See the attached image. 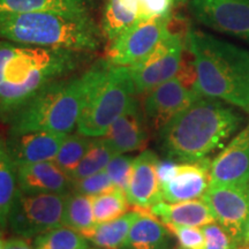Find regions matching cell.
<instances>
[{
  "instance_id": "1",
  "label": "cell",
  "mask_w": 249,
  "mask_h": 249,
  "mask_svg": "<svg viewBox=\"0 0 249 249\" xmlns=\"http://www.w3.org/2000/svg\"><path fill=\"white\" fill-rule=\"evenodd\" d=\"M81 55L0 39V117L11 120L44 87L75 71Z\"/></svg>"
},
{
  "instance_id": "2",
  "label": "cell",
  "mask_w": 249,
  "mask_h": 249,
  "mask_svg": "<svg viewBox=\"0 0 249 249\" xmlns=\"http://www.w3.org/2000/svg\"><path fill=\"white\" fill-rule=\"evenodd\" d=\"M245 118L233 105L200 97L160 130V144L174 161H196L222 148Z\"/></svg>"
},
{
  "instance_id": "3",
  "label": "cell",
  "mask_w": 249,
  "mask_h": 249,
  "mask_svg": "<svg viewBox=\"0 0 249 249\" xmlns=\"http://www.w3.org/2000/svg\"><path fill=\"white\" fill-rule=\"evenodd\" d=\"M186 49L195 70V90L249 114V51L202 31L188 29Z\"/></svg>"
},
{
  "instance_id": "4",
  "label": "cell",
  "mask_w": 249,
  "mask_h": 249,
  "mask_svg": "<svg viewBox=\"0 0 249 249\" xmlns=\"http://www.w3.org/2000/svg\"><path fill=\"white\" fill-rule=\"evenodd\" d=\"M102 29L89 14L53 11L0 14V39L18 44L76 52L96 51Z\"/></svg>"
},
{
  "instance_id": "5",
  "label": "cell",
  "mask_w": 249,
  "mask_h": 249,
  "mask_svg": "<svg viewBox=\"0 0 249 249\" xmlns=\"http://www.w3.org/2000/svg\"><path fill=\"white\" fill-rule=\"evenodd\" d=\"M87 93V73L50 83L12 117L11 133L44 130L68 134L77 127Z\"/></svg>"
},
{
  "instance_id": "6",
  "label": "cell",
  "mask_w": 249,
  "mask_h": 249,
  "mask_svg": "<svg viewBox=\"0 0 249 249\" xmlns=\"http://www.w3.org/2000/svg\"><path fill=\"white\" fill-rule=\"evenodd\" d=\"M86 73L88 93L76 129L82 135L99 138L135 99L136 92L128 67L105 59Z\"/></svg>"
},
{
  "instance_id": "7",
  "label": "cell",
  "mask_w": 249,
  "mask_h": 249,
  "mask_svg": "<svg viewBox=\"0 0 249 249\" xmlns=\"http://www.w3.org/2000/svg\"><path fill=\"white\" fill-rule=\"evenodd\" d=\"M67 195L57 193L28 194L18 189L7 225L15 235L26 239L36 238L61 226Z\"/></svg>"
},
{
  "instance_id": "8",
  "label": "cell",
  "mask_w": 249,
  "mask_h": 249,
  "mask_svg": "<svg viewBox=\"0 0 249 249\" xmlns=\"http://www.w3.org/2000/svg\"><path fill=\"white\" fill-rule=\"evenodd\" d=\"M186 37L171 30L154 51L128 67L136 93H147L178 75L183 61Z\"/></svg>"
},
{
  "instance_id": "9",
  "label": "cell",
  "mask_w": 249,
  "mask_h": 249,
  "mask_svg": "<svg viewBox=\"0 0 249 249\" xmlns=\"http://www.w3.org/2000/svg\"><path fill=\"white\" fill-rule=\"evenodd\" d=\"M209 158L196 161H160V177L163 201L176 202L202 198L210 185Z\"/></svg>"
},
{
  "instance_id": "10",
  "label": "cell",
  "mask_w": 249,
  "mask_h": 249,
  "mask_svg": "<svg viewBox=\"0 0 249 249\" xmlns=\"http://www.w3.org/2000/svg\"><path fill=\"white\" fill-rule=\"evenodd\" d=\"M170 17L143 21L111 40L107 60L117 66L129 67L145 58L171 33Z\"/></svg>"
},
{
  "instance_id": "11",
  "label": "cell",
  "mask_w": 249,
  "mask_h": 249,
  "mask_svg": "<svg viewBox=\"0 0 249 249\" xmlns=\"http://www.w3.org/2000/svg\"><path fill=\"white\" fill-rule=\"evenodd\" d=\"M197 22L249 43V0H189Z\"/></svg>"
},
{
  "instance_id": "12",
  "label": "cell",
  "mask_w": 249,
  "mask_h": 249,
  "mask_svg": "<svg viewBox=\"0 0 249 249\" xmlns=\"http://www.w3.org/2000/svg\"><path fill=\"white\" fill-rule=\"evenodd\" d=\"M202 198L217 223L236 240H246L249 224V185L209 186Z\"/></svg>"
},
{
  "instance_id": "13",
  "label": "cell",
  "mask_w": 249,
  "mask_h": 249,
  "mask_svg": "<svg viewBox=\"0 0 249 249\" xmlns=\"http://www.w3.org/2000/svg\"><path fill=\"white\" fill-rule=\"evenodd\" d=\"M202 96L179 76L161 83L145 93L143 113L152 128L160 130Z\"/></svg>"
},
{
  "instance_id": "14",
  "label": "cell",
  "mask_w": 249,
  "mask_h": 249,
  "mask_svg": "<svg viewBox=\"0 0 249 249\" xmlns=\"http://www.w3.org/2000/svg\"><path fill=\"white\" fill-rule=\"evenodd\" d=\"M249 185V123L210 164L209 186Z\"/></svg>"
},
{
  "instance_id": "15",
  "label": "cell",
  "mask_w": 249,
  "mask_h": 249,
  "mask_svg": "<svg viewBox=\"0 0 249 249\" xmlns=\"http://www.w3.org/2000/svg\"><path fill=\"white\" fill-rule=\"evenodd\" d=\"M67 135V133L44 130L11 133L6 145L15 166L50 161L55 160Z\"/></svg>"
},
{
  "instance_id": "16",
  "label": "cell",
  "mask_w": 249,
  "mask_h": 249,
  "mask_svg": "<svg viewBox=\"0 0 249 249\" xmlns=\"http://www.w3.org/2000/svg\"><path fill=\"white\" fill-rule=\"evenodd\" d=\"M160 160L151 150H144L134 160L132 177L126 195L129 204L136 209L150 210L151 207L163 201L158 165Z\"/></svg>"
},
{
  "instance_id": "17",
  "label": "cell",
  "mask_w": 249,
  "mask_h": 249,
  "mask_svg": "<svg viewBox=\"0 0 249 249\" xmlns=\"http://www.w3.org/2000/svg\"><path fill=\"white\" fill-rule=\"evenodd\" d=\"M18 189L28 194L57 193L68 194L71 179L54 160L23 164L17 166Z\"/></svg>"
},
{
  "instance_id": "18",
  "label": "cell",
  "mask_w": 249,
  "mask_h": 249,
  "mask_svg": "<svg viewBox=\"0 0 249 249\" xmlns=\"http://www.w3.org/2000/svg\"><path fill=\"white\" fill-rule=\"evenodd\" d=\"M145 116L136 98L118 117L103 135L118 154L140 150L148 139Z\"/></svg>"
},
{
  "instance_id": "19",
  "label": "cell",
  "mask_w": 249,
  "mask_h": 249,
  "mask_svg": "<svg viewBox=\"0 0 249 249\" xmlns=\"http://www.w3.org/2000/svg\"><path fill=\"white\" fill-rule=\"evenodd\" d=\"M150 213L158 217L164 224L203 227L216 222L209 205L203 198L191 201L170 202L160 201L150 208Z\"/></svg>"
},
{
  "instance_id": "20",
  "label": "cell",
  "mask_w": 249,
  "mask_h": 249,
  "mask_svg": "<svg viewBox=\"0 0 249 249\" xmlns=\"http://www.w3.org/2000/svg\"><path fill=\"white\" fill-rule=\"evenodd\" d=\"M148 21L142 0H107L101 29L108 42L140 22Z\"/></svg>"
},
{
  "instance_id": "21",
  "label": "cell",
  "mask_w": 249,
  "mask_h": 249,
  "mask_svg": "<svg viewBox=\"0 0 249 249\" xmlns=\"http://www.w3.org/2000/svg\"><path fill=\"white\" fill-rule=\"evenodd\" d=\"M170 244L171 232L166 225L150 210H140L124 249H169Z\"/></svg>"
},
{
  "instance_id": "22",
  "label": "cell",
  "mask_w": 249,
  "mask_h": 249,
  "mask_svg": "<svg viewBox=\"0 0 249 249\" xmlns=\"http://www.w3.org/2000/svg\"><path fill=\"white\" fill-rule=\"evenodd\" d=\"M140 216V210L127 211L123 216L95 226L83 233L90 244L101 249H124L132 225Z\"/></svg>"
},
{
  "instance_id": "23",
  "label": "cell",
  "mask_w": 249,
  "mask_h": 249,
  "mask_svg": "<svg viewBox=\"0 0 249 249\" xmlns=\"http://www.w3.org/2000/svg\"><path fill=\"white\" fill-rule=\"evenodd\" d=\"M39 11L89 14L86 0H0V14H18Z\"/></svg>"
},
{
  "instance_id": "24",
  "label": "cell",
  "mask_w": 249,
  "mask_h": 249,
  "mask_svg": "<svg viewBox=\"0 0 249 249\" xmlns=\"http://www.w3.org/2000/svg\"><path fill=\"white\" fill-rule=\"evenodd\" d=\"M18 191L17 166L9 155L6 141L0 139V227L5 229Z\"/></svg>"
},
{
  "instance_id": "25",
  "label": "cell",
  "mask_w": 249,
  "mask_h": 249,
  "mask_svg": "<svg viewBox=\"0 0 249 249\" xmlns=\"http://www.w3.org/2000/svg\"><path fill=\"white\" fill-rule=\"evenodd\" d=\"M119 155L103 136L92 138L91 144L83 156L82 160L71 174V183L107 169L108 163Z\"/></svg>"
},
{
  "instance_id": "26",
  "label": "cell",
  "mask_w": 249,
  "mask_h": 249,
  "mask_svg": "<svg viewBox=\"0 0 249 249\" xmlns=\"http://www.w3.org/2000/svg\"><path fill=\"white\" fill-rule=\"evenodd\" d=\"M62 225L85 233L96 225L93 216V196L71 192L66 197Z\"/></svg>"
},
{
  "instance_id": "27",
  "label": "cell",
  "mask_w": 249,
  "mask_h": 249,
  "mask_svg": "<svg viewBox=\"0 0 249 249\" xmlns=\"http://www.w3.org/2000/svg\"><path fill=\"white\" fill-rule=\"evenodd\" d=\"M90 242L82 233L61 225L36 236L34 249H90Z\"/></svg>"
},
{
  "instance_id": "28",
  "label": "cell",
  "mask_w": 249,
  "mask_h": 249,
  "mask_svg": "<svg viewBox=\"0 0 249 249\" xmlns=\"http://www.w3.org/2000/svg\"><path fill=\"white\" fill-rule=\"evenodd\" d=\"M129 207L126 192L113 188L110 192L93 196V216L96 224L116 219L127 213Z\"/></svg>"
},
{
  "instance_id": "29",
  "label": "cell",
  "mask_w": 249,
  "mask_h": 249,
  "mask_svg": "<svg viewBox=\"0 0 249 249\" xmlns=\"http://www.w3.org/2000/svg\"><path fill=\"white\" fill-rule=\"evenodd\" d=\"M91 141L92 138L82 135L80 133L67 135L54 161L71 177V174L82 160L83 156L88 151Z\"/></svg>"
},
{
  "instance_id": "30",
  "label": "cell",
  "mask_w": 249,
  "mask_h": 249,
  "mask_svg": "<svg viewBox=\"0 0 249 249\" xmlns=\"http://www.w3.org/2000/svg\"><path fill=\"white\" fill-rule=\"evenodd\" d=\"M116 188L112 182V180L107 171H101V172L92 174V176L87 177L77 181H73L71 183V191L81 193V194L97 196L103 193H107Z\"/></svg>"
},
{
  "instance_id": "31",
  "label": "cell",
  "mask_w": 249,
  "mask_h": 249,
  "mask_svg": "<svg viewBox=\"0 0 249 249\" xmlns=\"http://www.w3.org/2000/svg\"><path fill=\"white\" fill-rule=\"evenodd\" d=\"M135 158L132 156H126L124 154L117 155L107 166L108 177L116 188H120L126 192L127 187L129 185L130 177H132L133 164Z\"/></svg>"
},
{
  "instance_id": "32",
  "label": "cell",
  "mask_w": 249,
  "mask_h": 249,
  "mask_svg": "<svg viewBox=\"0 0 249 249\" xmlns=\"http://www.w3.org/2000/svg\"><path fill=\"white\" fill-rule=\"evenodd\" d=\"M205 238L204 249H235L240 241L219 223L213 222L202 227Z\"/></svg>"
},
{
  "instance_id": "33",
  "label": "cell",
  "mask_w": 249,
  "mask_h": 249,
  "mask_svg": "<svg viewBox=\"0 0 249 249\" xmlns=\"http://www.w3.org/2000/svg\"><path fill=\"white\" fill-rule=\"evenodd\" d=\"M165 225L177 238L180 248L204 249L205 238L202 227L174 225V224H165Z\"/></svg>"
},
{
  "instance_id": "34",
  "label": "cell",
  "mask_w": 249,
  "mask_h": 249,
  "mask_svg": "<svg viewBox=\"0 0 249 249\" xmlns=\"http://www.w3.org/2000/svg\"><path fill=\"white\" fill-rule=\"evenodd\" d=\"M142 1L148 20L170 17L177 2L176 0H142Z\"/></svg>"
},
{
  "instance_id": "35",
  "label": "cell",
  "mask_w": 249,
  "mask_h": 249,
  "mask_svg": "<svg viewBox=\"0 0 249 249\" xmlns=\"http://www.w3.org/2000/svg\"><path fill=\"white\" fill-rule=\"evenodd\" d=\"M4 249H34V246H31L26 238L13 236L5 241Z\"/></svg>"
},
{
  "instance_id": "36",
  "label": "cell",
  "mask_w": 249,
  "mask_h": 249,
  "mask_svg": "<svg viewBox=\"0 0 249 249\" xmlns=\"http://www.w3.org/2000/svg\"><path fill=\"white\" fill-rule=\"evenodd\" d=\"M235 249H249V240H244L240 242Z\"/></svg>"
},
{
  "instance_id": "37",
  "label": "cell",
  "mask_w": 249,
  "mask_h": 249,
  "mask_svg": "<svg viewBox=\"0 0 249 249\" xmlns=\"http://www.w3.org/2000/svg\"><path fill=\"white\" fill-rule=\"evenodd\" d=\"M2 230L4 229H1V227H0V249H4V246H5V239H4V233H2Z\"/></svg>"
},
{
  "instance_id": "38",
  "label": "cell",
  "mask_w": 249,
  "mask_h": 249,
  "mask_svg": "<svg viewBox=\"0 0 249 249\" xmlns=\"http://www.w3.org/2000/svg\"><path fill=\"white\" fill-rule=\"evenodd\" d=\"M246 240H249V224H248V229H247V232H246Z\"/></svg>"
},
{
  "instance_id": "39",
  "label": "cell",
  "mask_w": 249,
  "mask_h": 249,
  "mask_svg": "<svg viewBox=\"0 0 249 249\" xmlns=\"http://www.w3.org/2000/svg\"><path fill=\"white\" fill-rule=\"evenodd\" d=\"M177 2H182V1H185V0H176Z\"/></svg>"
},
{
  "instance_id": "40",
  "label": "cell",
  "mask_w": 249,
  "mask_h": 249,
  "mask_svg": "<svg viewBox=\"0 0 249 249\" xmlns=\"http://www.w3.org/2000/svg\"><path fill=\"white\" fill-rule=\"evenodd\" d=\"M90 249H101V248H97V247H95V248H90Z\"/></svg>"
},
{
  "instance_id": "41",
  "label": "cell",
  "mask_w": 249,
  "mask_h": 249,
  "mask_svg": "<svg viewBox=\"0 0 249 249\" xmlns=\"http://www.w3.org/2000/svg\"><path fill=\"white\" fill-rule=\"evenodd\" d=\"M179 249H182V248H179Z\"/></svg>"
}]
</instances>
